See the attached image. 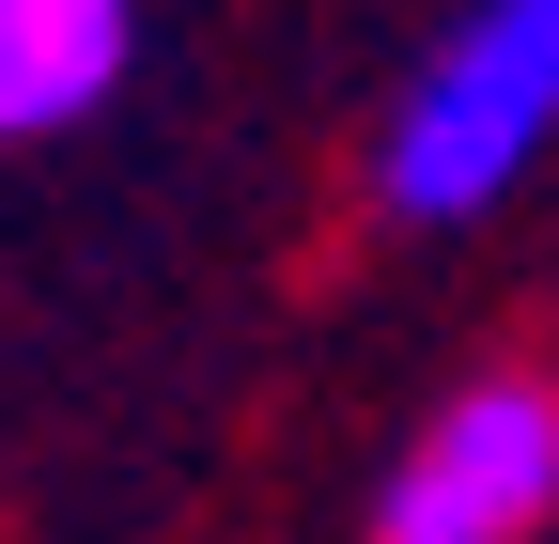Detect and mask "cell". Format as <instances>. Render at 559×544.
Masks as SVG:
<instances>
[{"mask_svg":"<svg viewBox=\"0 0 559 544\" xmlns=\"http://www.w3.org/2000/svg\"><path fill=\"white\" fill-rule=\"evenodd\" d=\"M544 141H559V0H466V16L419 47V79H404L389 141H373V202L404 234H451Z\"/></svg>","mask_w":559,"mask_h":544,"instance_id":"6da1fadb","label":"cell"},{"mask_svg":"<svg viewBox=\"0 0 559 544\" xmlns=\"http://www.w3.org/2000/svg\"><path fill=\"white\" fill-rule=\"evenodd\" d=\"M559 513V374H466L404 436L373 544H544Z\"/></svg>","mask_w":559,"mask_h":544,"instance_id":"7a4b0ae2","label":"cell"},{"mask_svg":"<svg viewBox=\"0 0 559 544\" xmlns=\"http://www.w3.org/2000/svg\"><path fill=\"white\" fill-rule=\"evenodd\" d=\"M140 62V0H0V141L94 125Z\"/></svg>","mask_w":559,"mask_h":544,"instance_id":"3957f363","label":"cell"}]
</instances>
